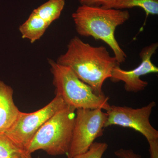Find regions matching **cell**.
Here are the masks:
<instances>
[{
	"label": "cell",
	"instance_id": "6da1fadb",
	"mask_svg": "<svg viewBox=\"0 0 158 158\" xmlns=\"http://www.w3.org/2000/svg\"><path fill=\"white\" fill-rule=\"evenodd\" d=\"M56 62L70 68L97 95L104 94V83L110 78L113 69L120 65L115 57L110 56L106 48L93 46L77 36L71 39L67 50Z\"/></svg>",
	"mask_w": 158,
	"mask_h": 158
},
{
	"label": "cell",
	"instance_id": "7a4b0ae2",
	"mask_svg": "<svg viewBox=\"0 0 158 158\" xmlns=\"http://www.w3.org/2000/svg\"><path fill=\"white\" fill-rule=\"evenodd\" d=\"M72 17L80 36L102 40L112 49L119 64L125 62L127 56L116 40L115 33L118 26L129 19L128 11L81 5Z\"/></svg>",
	"mask_w": 158,
	"mask_h": 158
},
{
	"label": "cell",
	"instance_id": "3957f363",
	"mask_svg": "<svg viewBox=\"0 0 158 158\" xmlns=\"http://www.w3.org/2000/svg\"><path fill=\"white\" fill-rule=\"evenodd\" d=\"M53 76L56 95L61 97L67 106L76 109H110L109 98L104 94L97 95L89 85L81 81L69 67L48 59Z\"/></svg>",
	"mask_w": 158,
	"mask_h": 158
},
{
	"label": "cell",
	"instance_id": "277c9868",
	"mask_svg": "<svg viewBox=\"0 0 158 158\" xmlns=\"http://www.w3.org/2000/svg\"><path fill=\"white\" fill-rule=\"evenodd\" d=\"M75 111L67 106L49 118L35 134L27 151L31 154L39 150L50 156L67 154L72 138Z\"/></svg>",
	"mask_w": 158,
	"mask_h": 158
},
{
	"label": "cell",
	"instance_id": "5b68a950",
	"mask_svg": "<svg viewBox=\"0 0 158 158\" xmlns=\"http://www.w3.org/2000/svg\"><path fill=\"white\" fill-rule=\"evenodd\" d=\"M107 118L106 112L100 109L76 110L72 138L66 156L73 158L87 152L94 141L103 135Z\"/></svg>",
	"mask_w": 158,
	"mask_h": 158
},
{
	"label": "cell",
	"instance_id": "8992f818",
	"mask_svg": "<svg viewBox=\"0 0 158 158\" xmlns=\"http://www.w3.org/2000/svg\"><path fill=\"white\" fill-rule=\"evenodd\" d=\"M67 106L61 97L56 95L48 104L37 111L31 113L20 112L14 124L3 133L27 150L35 134L43 125Z\"/></svg>",
	"mask_w": 158,
	"mask_h": 158
},
{
	"label": "cell",
	"instance_id": "52a82bcc",
	"mask_svg": "<svg viewBox=\"0 0 158 158\" xmlns=\"http://www.w3.org/2000/svg\"><path fill=\"white\" fill-rule=\"evenodd\" d=\"M156 106L152 101L142 107L134 109L113 105L106 111L107 118L105 127L113 125L130 128L141 133L148 142L158 140V131L151 124L150 117Z\"/></svg>",
	"mask_w": 158,
	"mask_h": 158
},
{
	"label": "cell",
	"instance_id": "ba28073f",
	"mask_svg": "<svg viewBox=\"0 0 158 158\" xmlns=\"http://www.w3.org/2000/svg\"><path fill=\"white\" fill-rule=\"evenodd\" d=\"M158 47V43L156 42L142 48L139 54L141 63L132 70H123L120 68V65H116L112 70L111 81L114 83L123 82L127 92L137 93L144 90L148 83L140 77L148 74L158 73V67L151 61L152 57L156 52Z\"/></svg>",
	"mask_w": 158,
	"mask_h": 158
},
{
	"label": "cell",
	"instance_id": "9c48e42d",
	"mask_svg": "<svg viewBox=\"0 0 158 158\" xmlns=\"http://www.w3.org/2000/svg\"><path fill=\"white\" fill-rule=\"evenodd\" d=\"M20 112L13 100V89L0 80V133L12 126Z\"/></svg>",
	"mask_w": 158,
	"mask_h": 158
},
{
	"label": "cell",
	"instance_id": "30bf717a",
	"mask_svg": "<svg viewBox=\"0 0 158 158\" xmlns=\"http://www.w3.org/2000/svg\"><path fill=\"white\" fill-rule=\"evenodd\" d=\"M50 26L32 11L27 20L19 26V30L23 39L34 43L43 36Z\"/></svg>",
	"mask_w": 158,
	"mask_h": 158
},
{
	"label": "cell",
	"instance_id": "8fae6325",
	"mask_svg": "<svg viewBox=\"0 0 158 158\" xmlns=\"http://www.w3.org/2000/svg\"><path fill=\"white\" fill-rule=\"evenodd\" d=\"M65 5V0H49L33 12L51 25L60 17Z\"/></svg>",
	"mask_w": 158,
	"mask_h": 158
},
{
	"label": "cell",
	"instance_id": "7c38bea8",
	"mask_svg": "<svg viewBox=\"0 0 158 158\" xmlns=\"http://www.w3.org/2000/svg\"><path fill=\"white\" fill-rule=\"evenodd\" d=\"M0 158H32L31 154L3 132L0 133Z\"/></svg>",
	"mask_w": 158,
	"mask_h": 158
},
{
	"label": "cell",
	"instance_id": "4fadbf2b",
	"mask_svg": "<svg viewBox=\"0 0 158 158\" xmlns=\"http://www.w3.org/2000/svg\"><path fill=\"white\" fill-rule=\"evenodd\" d=\"M134 7L143 9L147 17L158 14V0H115L109 9L126 10Z\"/></svg>",
	"mask_w": 158,
	"mask_h": 158
},
{
	"label": "cell",
	"instance_id": "5bb4252c",
	"mask_svg": "<svg viewBox=\"0 0 158 158\" xmlns=\"http://www.w3.org/2000/svg\"><path fill=\"white\" fill-rule=\"evenodd\" d=\"M108 148L105 142H94L87 152L73 158H102Z\"/></svg>",
	"mask_w": 158,
	"mask_h": 158
},
{
	"label": "cell",
	"instance_id": "9a60e30c",
	"mask_svg": "<svg viewBox=\"0 0 158 158\" xmlns=\"http://www.w3.org/2000/svg\"><path fill=\"white\" fill-rule=\"evenodd\" d=\"M115 0H78L81 5L109 9Z\"/></svg>",
	"mask_w": 158,
	"mask_h": 158
},
{
	"label": "cell",
	"instance_id": "2e32d148",
	"mask_svg": "<svg viewBox=\"0 0 158 158\" xmlns=\"http://www.w3.org/2000/svg\"><path fill=\"white\" fill-rule=\"evenodd\" d=\"M114 154L118 158H142L140 155L136 153L132 149L120 148L116 151Z\"/></svg>",
	"mask_w": 158,
	"mask_h": 158
},
{
	"label": "cell",
	"instance_id": "e0dca14e",
	"mask_svg": "<svg viewBox=\"0 0 158 158\" xmlns=\"http://www.w3.org/2000/svg\"><path fill=\"white\" fill-rule=\"evenodd\" d=\"M150 158H158V140L148 142Z\"/></svg>",
	"mask_w": 158,
	"mask_h": 158
},
{
	"label": "cell",
	"instance_id": "ac0fdd59",
	"mask_svg": "<svg viewBox=\"0 0 158 158\" xmlns=\"http://www.w3.org/2000/svg\"></svg>",
	"mask_w": 158,
	"mask_h": 158
}]
</instances>
